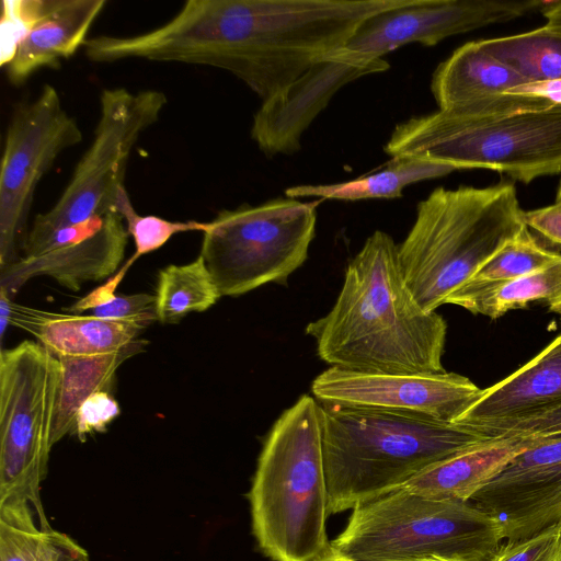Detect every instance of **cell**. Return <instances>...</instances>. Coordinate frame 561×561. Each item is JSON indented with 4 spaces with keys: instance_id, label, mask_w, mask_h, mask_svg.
<instances>
[{
    "instance_id": "1f68e13d",
    "label": "cell",
    "mask_w": 561,
    "mask_h": 561,
    "mask_svg": "<svg viewBox=\"0 0 561 561\" xmlns=\"http://www.w3.org/2000/svg\"><path fill=\"white\" fill-rule=\"evenodd\" d=\"M121 413L117 401L110 391H98L82 402L77 411L72 434L81 442L92 433L106 431L107 425Z\"/></svg>"
},
{
    "instance_id": "ffe728a7",
    "label": "cell",
    "mask_w": 561,
    "mask_h": 561,
    "mask_svg": "<svg viewBox=\"0 0 561 561\" xmlns=\"http://www.w3.org/2000/svg\"><path fill=\"white\" fill-rule=\"evenodd\" d=\"M11 323L35 335L56 357H91L116 353L134 341L145 327L94 316L46 314L14 306Z\"/></svg>"
},
{
    "instance_id": "8992f818",
    "label": "cell",
    "mask_w": 561,
    "mask_h": 561,
    "mask_svg": "<svg viewBox=\"0 0 561 561\" xmlns=\"http://www.w3.org/2000/svg\"><path fill=\"white\" fill-rule=\"evenodd\" d=\"M383 150L456 170H494L528 184L561 174V104L490 115L438 110L398 124Z\"/></svg>"
},
{
    "instance_id": "603a6c76",
    "label": "cell",
    "mask_w": 561,
    "mask_h": 561,
    "mask_svg": "<svg viewBox=\"0 0 561 561\" xmlns=\"http://www.w3.org/2000/svg\"><path fill=\"white\" fill-rule=\"evenodd\" d=\"M456 169L449 164L413 157H392L378 172L354 180L317 185H297L285 190L286 197H320V199L359 201L368 198H396L404 187L424 180L446 176Z\"/></svg>"
},
{
    "instance_id": "d4e9b609",
    "label": "cell",
    "mask_w": 561,
    "mask_h": 561,
    "mask_svg": "<svg viewBox=\"0 0 561 561\" xmlns=\"http://www.w3.org/2000/svg\"><path fill=\"white\" fill-rule=\"evenodd\" d=\"M154 295L161 323H175L191 312L206 311L221 297L201 255L191 263L160 270Z\"/></svg>"
},
{
    "instance_id": "3957f363",
    "label": "cell",
    "mask_w": 561,
    "mask_h": 561,
    "mask_svg": "<svg viewBox=\"0 0 561 561\" xmlns=\"http://www.w3.org/2000/svg\"><path fill=\"white\" fill-rule=\"evenodd\" d=\"M319 404L330 514L399 490L432 466L491 439L409 413Z\"/></svg>"
},
{
    "instance_id": "5bb4252c",
    "label": "cell",
    "mask_w": 561,
    "mask_h": 561,
    "mask_svg": "<svg viewBox=\"0 0 561 561\" xmlns=\"http://www.w3.org/2000/svg\"><path fill=\"white\" fill-rule=\"evenodd\" d=\"M471 502L500 523L506 541L561 523V435L538 437Z\"/></svg>"
},
{
    "instance_id": "e0dca14e",
    "label": "cell",
    "mask_w": 561,
    "mask_h": 561,
    "mask_svg": "<svg viewBox=\"0 0 561 561\" xmlns=\"http://www.w3.org/2000/svg\"><path fill=\"white\" fill-rule=\"evenodd\" d=\"M561 404V334L495 385L454 424L477 430L520 420Z\"/></svg>"
},
{
    "instance_id": "83f0119b",
    "label": "cell",
    "mask_w": 561,
    "mask_h": 561,
    "mask_svg": "<svg viewBox=\"0 0 561 561\" xmlns=\"http://www.w3.org/2000/svg\"><path fill=\"white\" fill-rule=\"evenodd\" d=\"M116 211L126 222L128 234L133 237L135 252L127 260L134 264L140 256L151 253L164 245L174 234L188 231L206 232L209 222L171 221L159 216L139 215L134 208L125 187L117 197Z\"/></svg>"
},
{
    "instance_id": "7c38bea8",
    "label": "cell",
    "mask_w": 561,
    "mask_h": 561,
    "mask_svg": "<svg viewBox=\"0 0 561 561\" xmlns=\"http://www.w3.org/2000/svg\"><path fill=\"white\" fill-rule=\"evenodd\" d=\"M539 0H410L377 13L329 54L343 71L358 78L387 71L383 56L408 44L437 45L443 39L507 22L541 10Z\"/></svg>"
},
{
    "instance_id": "5b68a950",
    "label": "cell",
    "mask_w": 561,
    "mask_h": 561,
    "mask_svg": "<svg viewBox=\"0 0 561 561\" xmlns=\"http://www.w3.org/2000/svg\"><path fill=\"white\" fill-rule=\"evenodd\" d=\"M512 183L435 188L398 245L404 280L425 311H435L525 227Z\"/></svg>"
},
{
    "instance_id": "8d00e7d4",
    "label": "cell",
    "mask_w": 561,
    "mask_h": 561,
    "mask_svg": "<svg viewBox=\"0 0 561 561\" xmlns=\"http://www.w3.org/2000/svg\"><path fill=\"white\" fill-rule=\"evenodd\" d=\"M540 11L547 20V25L561 30V0L546 1Z\"/></svg>"
},
{
    "instance_id": "d6a6232c",
    "label": "cell",
    "mask_w": 561,
    "mask_h": 561,
    "mask_svg": "<svg viewBox=\"0 0 561 561\" xmlns=\"http://www.w3.org/2000/svg\"><path fill=\"white\" fill-rule=\"evenodd\" d=\"M525 225L552 243L561 244V204L523 210Z\"/></svg>"
},
{
    "instance_id": "2e32d148",
    "label": "cell",
    "mask_w": 561,
    "mask_h": 561,
    "mask_svg": "<svg viewBox=\"0 0 561 561\" xmlns=\"http://www.w3.org/2000/svg\"><path fill=\"white\" fill-rule=\"evenodd\" d=\"M128 236L122 216L117 211L108 213L96 233L36 255L19 257L2 267L0 288L13 298L27 280L37 276L51 277L75 291L85 282L110 278L124 259Z\"/></svg>"
},
{
    "instance_id": "60d3db41",
    "label": "cell",
    "mask_w": 561,
    "mask_h": 561,
    "mask_svg": "<svg viewBox=\"0 0 561 561\" xmlns=\"http://www.w3.org/2000/svg\"><path fill=\"white\" fill-rule=\"evenodd\" d=\"M556 203H560L561 204V179H560L559 186H558V190H557Z\"/></svg>"
},
{
    "instance_id": "9a60e30c",
    "label": "cell",
    "mask_w": 561,
    "mask_h": 561,
    "mask_svg": "<svg viewBox=\"0 0 561 561\" xmlns=\"http://www.w3.org/2000/svg\"><path fill=\"white\" fill-rule=\"evenodd\" d=\"M527 82L474 41L460 46L438 65L431 90L438 110L462 115H490L553 104L541 98L506 94Z\"/></svg>"
},
{
    "instance_id": "52a82bcc",
    "label": "cell",
    "mask_w": 561,
    "mask_h": 561,
    "mask_svg": "<svg viewBox=\"0 0 561 561\" xmlns=\"http://www.w3.org/2000/svg\"><path fill=\"white\" fill-rule=\"evenodd\" d=\"M503 541L500 523L470 501L433 500L401 488L353 508L330 545L353 561H489Z\"/></svg>"
},
{
    "instance_id": "484cf974",
    "label": "cell",
    "mask_w": 561,
    "mask_h": 561,
    "mask_svg": "<svg viewBox=\"0 0 561 561\" xmlns=\"http://www.w3.org/2000/svg\"><path fill=\"white\" fill-rule=\"evenodd\" d=\"M486 53L531 81L561 79V30L543 26L515 35L478 41Z\"/></svg>"
},
{
    "instance_id": "f35d334b",
    "label": "cell",
    "mask_w": 561,
    "mask_h": 561,
    "mask_svg": "<svg viewBox=\"0 0 561 561\" xmlns=\"http://www.w3.org/2000/svg\"><path fill=\"white\" fill-rule=\"evenodd\" d=\"M548 305L550 311L561 314V294Z\"/></svg>"
},
{
    "instance_id": "ac0fdd59",
    "label": "cell",
    "mask_w": 561,
    "mask_h": 561,
    "mask_svg": "<svg viewBox=\"0 0 561 561\" xmlns=\"http://www.w3.org/2000/svg\"><path fill=\"white\" fill-rule=\"evenodd\" d=\"M105 4L104 0H45L42 14L4 66L9 81L21 84L39 69L72 56L83 47Z\"/></svg>"
},
{
    "instance_id": "f546056e",
    "label": "cell",
    "mask_w": 561,
    "mask_h": 561,
    "mask_svg": "<svg viewBox=\"0 0 561 561\" xmlns=\"http://www.w3.org/2000/svg\"><path fill=\"white\" fill-rule=\"evenodd\" d=\"M91 316L138 323L145 328L157 320L156 295L133 294L112 295L100 306L93 308Z\"/></svg>"
},
{
    "instance_id": "7a4b0ae2",
    "label": "cell",
    "mask_w": 561,
    "mask_h": 561,
    "mask_svg": "<svg viewBox=\"0 0 561 561\" xmlns=\"http://www.w3.org/2000/svg\"><path fill=\"white\" fill-rule=\"evenodd\" d=\"M446 333L444 318L425 311L412 295L398 244L381 230L348 262L331 310L306 327L330 367L385 374L445 371Z\"/></svg>"
},
{
    "instance_id": "d6986e66",
    "label": "cell",
    "mask_w": 561,
    "mask_h": 561,
    "mask_svg": "<svg viewBox=\"0 0 561 561\" xmlns=\"http://www.w3.org/2000/svg\"><path fill=\"white\" fill-rule=\"evenodd\" d=\"M538 437L491 438L426 469L402 489L421 496L469 502Z\"/></svg>"
},
{
    "instance_id": "d590c367",
    "label": "cell",
    "mask_w": 561,
    "mask_h": 561,
    "mask_svg": "<svg viewBox=\"0 0 561 561\" xmlns=\"http://www.w3.org/2000/svg\"><path fill=\"white\" fill-rule=\"evenodd\" d=\"M12 298L8 295V293L0 288V339L1 341L4 339V333L8 329V325L11 323L13 316L14 305L11 301Z\"/></svg>"
},
{
    "instance_id": "cb8c5ba5",
    "label": "cell",
    "mask_w": 561,
    "mask_h": 561,
    "mask_svg": "<svg viewBox=\"0 0 561 561\" xmlns=\"http://www.w3.org/2000/svg\"><path fill=\"white\" fill-rule=\"evenodd\" d=\"M561 294V260L542 270L502 282L468 280L449 295L445 305L459 306L493 320L528 304L550 302Z\"/></svg>"
},
{
    "instance_id": "4fadbf2b",
    "label": "cell",
    "mask_w": 561,
    "mask_h": 561,
    "mask_svg": "<svg viewBox=\"0 0 561 561\" xmlns=\"http://www.w3.org/2000/svg\"><path fill=\"white\" fill-rule=\"evenodd\" d=\"M311 391L323 403L402 412L445 423H455L483 394V389L456 373L385 374L339 367L318 375Z\"/></svg>"
},
{
    "instance_id": "30bf717a",
    "label": "cell",
    "mask_w": 561,
    "mask_h": 561,
    "mask_svg": "<svg viewBox=\"0 0 561 561\" xmlns=\"http://www.w3.org/2000/svg\"><path fill=\"white\" fill-rule=\"evenodd\" d=\"M168 103L159 90L103 89L92 141L56 203L38 214L23 244L30 255L53 232L116 211L129 156Z\"/></svg>"
},
{
    "instance_id": "836d02e7",
    "label": "cell",
    "mask_w": 561,
    "mask_h": 561,
    "mask_svg": "<svg viewBox=\"0 0 561 561\" xmlns=\"http://www.w3.org/2000/svg\"><path fill=\"white\" fill-rule=\"evenodd\" d=\"M133 266V264L126 261L123 266L111 276L105 284L96 287L88 295L83 296L77 302H75L69 310L75 313H81L87 310H92L93 308L100 306L103 301H105L110 296L115 294L117 286L123 280L127 271Z\"/></svg>"
},
{
    "instance_id": "7402d4cb",
    "label": "cell",
    "mask_w": 561,
    "mask_h": 561,
    "mask_svg": "<svg viewBox=\"0 0 561 561\" xmlns=\"http://www.w3.org/2000/svg\"><path fill=\"white\" fill-rule=\"evenodd\" d=\"M147 343L136 340L116 353L101 356L57 357L60 376L53 421V445L66 435H71L76 414L82 402L98 391H110L117 368L141 352Z\"/></svg>"
},
{
    "instance_id": "9c48e42d",
    "label": "cell",
    "mask_w": 561,
    "mask_h": 561,
    "mask_svg": "<svg viewBox=\"0 0 561 561\" xmlns=\"http://www.w3.org/2000/svg\"><path fill=\"white\" fill-rule=\"evenodd\" d=\"M58 358L39 342L0 353V501L27 499L38 525L51 529L39 496L53 445Z\"/></svg>"
},
{
    "instance_id": "4dcf8cb0",
    "label": "cell",
    "mask_w": 561,
    "mask_h": 561,
    "mask_svg": "<svg viewBox=\"0 0 561 561\" xmlns=\"http://www.w3.org/2000/svg\"><path fill=\"white\" fill-rule=\"evenodd\" d=\"M486 437H551L561 435V404L520 420L473 430Z\"/></svg>"
},
{
    "instance_id": "ab89813d",
    "label": "cell",
    "mask_w": 561,
    "mask_h": 561,
    "mask_svg": "<svg viewBox=\"0 0 561 561\" xmlns=\"http://www.w3.org/2000/svg\"><path fill=\"white\" fill-rule=\"evenodd\" d=\"M421 561H457V560H451V559H445V558H438V557H435V558L424 559V560H421Z\"/></svg>"
},
{
    "instance_id": "4316f807",
    "label": "cell",
    "mask_w": 561,
    "mask_h": 561,
    "mask_svg": "<svg viewBox=\"0 0 561 561\" xmlns=\"http://www.w3.org/2000/svg\"><path fill=\"white\" fill-rule=\"evenodd\" d=\"M561 260V253L540 244L525 226L496 251L470 278L478 282L514 279L542 270ZM469 279V280H470Z\"/></svg>"
},
{
    "instance_id": "8fae6325",
    "label": "cell",
    "mask_w": 561,
    "mask_h": 561,
    "mask_svg": "<svg viewBox=\"0 0 561 561\" xmlns=\"http://www.w3.org/2000/svg\"><path fill=\"white\" fill-rule=\"evenodd\" d=\"M82 140L77 121L51 84L14 107L5 131L0 168V267L13 263L26 239L25 227L37 184L68 148Z\"/></svg>"
},
{
    "instance_id": "6da1fadb",
    "label": "cell",
    "mask_w": 561,
    "mask_h": 561,
    "mask_svg": "<svg viewBox=\"0 0 561 561\" xmlns=\"http://www.w3.org/2000/svg\"><path fill=\"white\" fill-rule=\"evenodd\" d=\"M409 1L188 0L158 27L117 36L113 54L226 70L265 101L342 47L367 19Z\"/></svg>"
},
{
    "instance_id": "277c9868",
    "label": "cell",
    "mask_w": 561,
    "mask_h": 561,
    "mask_svg": "<svg viewBox=\"0 0 561 561\" xmlns=\"http://www.w3.org/2000/svg\"><path fill=\"white\" fill-rule=\"evenodd\" d=\"M252 529L274 561H314L329 548L320 404L302 394L273 424L248 494Z\"/></svg>"
},
{
    "instance_id": "e575fe53",
    "label": "cell",
    "mask_w": 561,
    "mask_h": 561,
    "mask_svg": "<svg viewBox=\"0 0 561 561\" xmlns=\"http://www.w3.org/2000/svg\"><path fill=\"white\" fill-rule=\"evenodd\" d=\"M506 94L541 98L553 104H561V79L527 82L513 88Z\"/></svg>"
},
{
    "instance_id": "44dd1931",
    "label": "cell",
    "mask_w": 561,
    "mask_h": 561,
    "mask_svg": "<svg viewBox=\"0 0 561 561\" xmlns=\"http://www.w3.org/2000/svg\"><path fill=\"white\" fill-rule=\"evenodd\" d=\"M0 561H89L71 537L43 529L31 502L23 496L0 501Z\"/></svg>"
},
{
    "instance_id": "74e56055",
    "label": "cell",
    "mask_w": 561,
    "mask_h": 561,
    "mask_svg": "<svg viewBox=\"0 0 561 561\" xmlns=\"http://www.w3.org/2000/svg\"><path fill=\"white\" fill-rule=\"evenodd\" d=\"M314 561H353L336 552L331 546L330 548Z\"/></svg>"
},
{
    "instance_id": "ba28073f",
    "label": "cell",
    "mask_w": 561,
    "mask_h": 561,
    "mask_svg": "<svg viewBox=\"0 0 561 561\" xmlns=\"http://www.w3.org/2000/svg\"><path fill=\"white\" fill-rule=\"evenodd\" d=\"M320 202L286 197L219 211L204 232L199 255L220 295L286 284L308 257Z\"/></svg>"
},
{
    "instance_id": "f1b7e54d",
    "label": "cell",
    "mask_w": 561,
    "mask_h": 561,
    "mask_svg": "<svg viewBox=\"0 0 561 561\" xmlns=\"http://www.w3.org/2000/svg\"><path fill=\"white\" fill-rule=\"evenodd\" d=\"M489 561H561V523L502 543Z\"/></svg>"
}]
</instances>
